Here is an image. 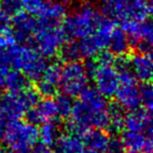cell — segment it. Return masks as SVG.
Segmentation results:
<instances>
[{"label": "cell", "instance_id": "1", "mask_svg": "<svg viewBox=\"0 0 153 153\" xmlns=\"http://www.w3.org/2000/svg\"><path fill=\"white\" fill-rule=\"evenodd\" d=\"M109 103L107 98L96 88L86 87L74 102L70 112V121L67 123L68 133L83 134L86 130L104 129L108 126Z\"/></svg>", "mask_w": 153, "mask_h": 153}, {"label": "cell", "instance_id": "2", "mask_svg": "<svg viewBox=\"0 0 153 153\" xmlns=\"http://www.w3.org/2000/svg\"><path fill=\"white\" fill-rule=\"evenodd\" d=\"M103 17L104 15L94 4L84 2L64 17L62 26L66 37L81 40L96 32Z\"/></svg>", "mask_w": 153, "mask_h": 153}, {"label": "cell", "instance_id": "3", "mask_svg": "<svg viewBox=\"0 0 153 153\" xmlns=\"http://www.w3.org/2000/svg\"><path fill=\"white\" fill-rule=\"evenodd\" d=\"M66 38L61 22L38 19V27L33 37L32 44L43 57L51 58L59 53Z\"/></svg>", "mask_w": 153, "mask_h": 153}, {"label": "cell", "instance_id": "4", "mask_svg": "<svg viewBox=\"0 0 153 153\" xmlns=\"http://www.w3.org/2000/svg\"><path fill=\"white\" fill-rule=\"evenodd\" d=\"M2 136L12 153H30L38 142V129L30 122L16 120L7 124Z\"/></svg>", "mask_w": 153, "mask_h": 153}, {"label": "cell", "instance_id": "5", "mask_svg": "<svg viewBox=\"0 0 153 153\" xmlns=\"http://www.w3.org/2000/svg\"><path fill=\"white\" fill-rule=\"evenodd\" d=\"M151 0H114L102 2V12L114 21L146 20L150 17Z\"/></svg>", "mask_w": 153, "mask_h": 153}, {"label": "cell", "instance_id": "6", "mask_svg": "<svg viewBox=\"0 0 153 153\" xmlns=\"http://www.w3.org/2000/svg\"><path fill=\"white\" fill-rule=\"evenodd\" d=\"M38 101L39 92L37 89L26 86L17 91H7L0 97V111L10 122L16 121L21 119Z\"/></svg>", "mask_w": 153, "mask_h": 153}, {"label": "cell", "instance_id": "7", "mask_svg": "<svg viewBox=\"0 0 153 153\" xmlns=\"http://www.w3.org/2000/svg\"><path fill=\"white\" fill-rule=\"evenodd\" d=\"M89 76L84 64L80 61L66 62L61 67L60 89L64 94L78 97L88 85Z\"/></svg>", "mask_w": 153, "mask_h": 153}, {"label": "cell", "instance_id": "8", "mask_svg": "<svg viewBox=\"0 0 153 153\" xmlns=\"http://www.w3.org/2000/svg\"><path fill=\"white\" fill-rule=\"evenodd\" d=\"M120 79V85L114 96L117 104H119L124 110L132 111L140 107V86L136 84V79L132 74L131 69L117 72Z\"/></svg>", "mask_w": 153, "mask_h": 153}, {"label": "cell", "instance_id": "9", "mask_svg": "<svg viewBox=\"0 0 153 153\" xmlns=\"http://www.w3.org/2000/svg\"><path fill=\"white\" fill-rule=\"evenodd\" d=\"M123 28L127 34L130 45L140 53H150L152 48L153 30L152 24L146 20H130L123 22Z\"/></svg>", "mask_w": 153, "mask_h": 153}, {"label": "cell", "instance_id": "10", "mask_svg": "<svg viewBox=\"0 0 153 153\" xmlns=\"http://www.w3.org/2000/svg\"><path fill=\"white\" fill-rule=\"evenodd\" d=\"M92 79L96 84V89L105 98L114 96L120 85L119 74L113 64L98 63Z\"/></svg>", "mask_w": 153, "mask_h": 153}, {"label": "cell", "instance_id": "11", "mask_svg": "<svg viewBox=\"0 0 153 153\" xmlns=\"http://www.w3.org/2000/svg\"><path fill=\"white\" fill-rule=\"evenodd\" d=\"M38 27V20L28 12H20L14 14L11 19V28L16 42L19 44L32 43L33 37Z\"/></svg>", "mask_w": 153, "mask_h": 153}, {"label": "cell", "instance_id": "12", "mask_svg": "<svg viewBox=\"0 0 153 153\" xmlns=\"http://www.w3.org/2000/svg\"><path fill=\"white\" fill-rule=\"evenodd\" d=\"M26 120L33 125H41L46 122L56 121L58 117L55 100L51 97H45L39 100L33 108L26 111Z\"/></svg>", "mask_w": 153, "mask_h": 153}, {"label": "cell", "instance_id": "13", "mask_svg": "<svg viewBox=\"0 0 153 153\" xmlns=\"http://www.w3.org/2000/svg\"><path fill=\"white\" fill-rule=\"evenodd\" d=\"M61 66L53 63L47 65L37 84V91L44 97H53L60 89Z\"/></svg>", "mask_w": 153, "mask_h": 153}, {"label": "cell", "instance_id": "14", "mask_svg": "<svg viewBox=\"0 0 153 153\" xmlns=\"http://www.w3.org/2000/svg\"><path fill=\"white\" fill-rule=\"evenodd\" d=\"M123 130L143 132L152 135V117L151 111L137 108L125 115Z\"/></svg>", "mask_w": 153, "mask_h": 153}, {"label": "cell", "instance_id": "15", "mask_svg": "<svg viewBox=\"0 0 153 153\" xmlns=\"http://www.w3.org/2000/svg\"><path fill=\"white\" fill-rule=\"evenodd\" d=\"M129 65L136 81L150 82L153 69L152 57L150 53L137 51L129 59Z\"/></svg>", "mask_w": 153, "mask_h": 153}, {"label": "cell", "instance_id": "16", "mask_svg": "<svg viewBox=\"0 0 153 153\" xmlns=\"http://www.w3.org/2000/svg\"><path fill=\"white\" fill-rule=\"evenodd\" d=\"M125 149L138 153H152V135L123 130L121 137Z\"/></svg>", "mask_w": 153, "mask_h": 153}, {"label": "cell", "instance_id": "17", "mask_svg": "<svg viewBox=\"0 0 153 153\" xmlns=\"http://www.w3.org/2000/svg\"><path fill=\"white\" fill-rule=\"evenodd\" d=\"M69 0H45L36 15L41 20L62 22L67 15Z\"/></svg>", "mask_w": 153, "mask_h": 153}, {"label": "cell", "instance_id": "18", "mask_svg": "<svg viewBox=\"0 0 153 153\" xmlns=\"http://www.w3.org/2000/svg\"><path fill=\"white\" fill-rule=\"evenodd\" d=\"M27 86V79L21 71L0 65V88L7 91H17Z\"/></svg>", "mask_w": 153, "mask_h": 153}, {"label": "cell", "instance_id": "19", "mask_svg": "<svg viewBox=\"0 0 153 153\" xmlns=\"http://www.w3.org/2000/svg\"><path fill=\"white\" fill-rule=\"evenodd\" d=\"M82 135H83L82 142L84 144V147L91 150L106 153L109 140H110V136L107 132H105L103 129L94 128V129L86 130Z\"/></svg>", "mask_w": 153, "mask_h": 153}, {"label": "cell", "instance_id": "20", "mask_svg": "<svg viewBox=\"0 0 153 153\" xmlns=\"http://www.w3.org/2000/svg\"><path fill=\"white\" fill-rule=\"evenodd\" d=\"M106 47H108V51L117 57L127 55L130 49V41L125 30L115 26L110 34Z\"/></svg>", "mask_w": 153, "mask_h": 153}, {"label": "cell", "instance_id": "21", "mask_svg": "<svg viewBox=\"0 0 153 153\" xmlns=\"http://www.w3.org/2000/svg\"><path fill=\"white\" fill-rule=\"evenodd\" d=\"M55 153H83L84 144L76 134H60L53 144Z\"/></svg>", "mask_w": 153, "mask_h": 153}, {"label": "cell", "instance_id": "22", "mask_svg": "<svg viewBox=\"0 0 153 153\" xmlns=\"http://www.w3.org/2000/svg\"><path fill=\"white\" fill-rule=\"evenodd\" d=\"M59 135V126L55 123V121L41 124L40 129L38 130V140H40L41 145H44L46 147L53 146Z\"/></svg>", "mask_w": 153, "mask_h": 153}, {"label": "cell", "instance_id": "23", "mask_svg": "<svg viewBox=\"0 0 153 153\" xmlns=\"http://www.w3.org/2000/svg\"><path fill=\"white\" fill-rule=\"evenodd\" d=\"M125 112L124 109L119 104H109L108 109V128L112 132L117 133L123 130L124 121H125Z\"/></svg>", "mask_w": 153, "mask_h": 153}, {"label": "cell", "instance_id": "24", "mask_svg": "<svg viewBox=\"0 0 153 153\" xmlns=\"http://www.w3.org/2000/svg\"><path fill=\"white\" fill-rule=\"evenodd\" d=\"M79 47L80 51H81L82 59H92V58L97 57L100 51H102L103 47L99 43V41L96 39L94 35L83 38L79 41Z\"/></svg>", "mask_w": 153, "mask_h": 153}, {"label": "cell", "instance_id": "25", "mask_svg": "<svg viewBox=\"0 0 153 153\" xmlns=\"http://www.w3.org/2000/svg\"><path fill=\"white\" fill-rule=\"evenodd\" d=\"M59 53L62 60H64L65 62L80 61L82 59L78 40H70L67 43L65 42L60 48Z\"/></svg>", "mask_w": 153, "mask_h": 153}, {"label": "cell", "instance_id": "26", "mask_svg": "<svg viewBox=\"0 0 153 153\" xmlns=\"http://www.w3.org/2000/svg\"><path fill=\"white\" fill-rule=\"evenodd\" d=\"M55 104L56 108H57V113L58 117H62V119H65L70 115L72 108V102L71 97L67 96V94H62L61 96H58L55 99Z\"/></svg>", "mask_w": 153, "mask_h": 153}, {"label": "cell", "instance_id": "27", "mask_svg": "<svg viewBox=\"0 0 153 153\" xmlns=\"http://www.w3.org/2000/svg\"><path fill=\"white\" fill-rule=\"evenodd\" d=\"M140 104L145 109L151 111L153 105V90L150 82H143V85L140 86Z\"/></svg>", "mask_w": 153, "mask_h": 153}, {"label": "cell", "instance_id": "28", "mask_svg": "<svg viewBox=\"0 0 153 153\" xmlns=\"http://www.w3.org/2000/svg\"><path fill=\"white\" fill-rule=\"evenodd\" d=\"M0 7L1 10L5 11L10 15H14L20 11L22 7L21 0H0Z\"/></svg>", "mask_w": 153, "mask_h": 153}, {"label": "cell", "instance_id": "29", "mask_svg": "<svg viewBox=\"0 0 153 153\" xmlns=\"http://www.w3.org/2000/svg\"><path fill=\"white\" fill-rule=\"evenodd\" d=\"M44 1L45 0H21L22 7H24L26 12L33 15H36Z\"/></svg>", "mask_w": 153, "mask_h": 153}, {"label": "cell", "instance_id": "30", "mask_svg": "<svg viewBox=\"0 0 153 153\" xmlns=\"http://www.w3.org/2000/svg\"><path fill=\"white\" fill-rule=\"evenodd\" d=\"M124 150H125V147L121 138L114 137V136L110 137L106 153H124Z\"/></svg>", "mask_w": 153, "mask_h": 153}, {"label": "cell", "instance_id": "31", "mask_svg": "<svg viewBox=\"0 0 153 153\" xmlns=\"http://www.w3.org/2000/svg\"><path fill=\"white\" fill-rule=\"evenodd\" d=\"M11 28V15L0 9V33L7 32Z\"/></svg>", "mask_w": 153, "mask_h": 153}, {"label": "cell", "instance_id": "32", "mask_svg": "<svg viewBox=\"0 0 153 153\" xmlns=\"http://www.w3.org/2000/svg\"><path fill=\"white\" fill-rule=\"evenodd\" d=\"M99 62L101 64H113L114 62V56L108 51H103L99 53Z\"/></svg>", "mask_w": 153, "mask_h": 153}, {"label": "cell", "instance_id": "33", "mask_svg": "<svg viewBox=\"0 0 153 153\" xmlns=\"http://www.w3.org/2000/svg\"><path fill=\"white\" fill-rule=\"evenodd\" d=\"M9 120L7 119L4 114H3L1 111H0V137H2L3 133L5 131V128L7 126V123H9Z\"/></svg>", "mask_w": 153, "mask_h": 153}, {"label": "cell", "instance_id": "34", "mask_svg": "<svg viewBox=\"0 0 153 153\" xmlns=\"http://www.w3.org/2000/svg\"><path fill=\"white\" fill-rule=\"evenodd\" d=\"M30 153H55V152H53V150H51L48 147L44 146V145H41V146H38V147L35 146Z\"/></svg>", "mask_w": 153, "mask_h": 153}, {"label": "cell", "instance_id": "35", "mask_svg": "<svg viewBox=\"0 0 153 153\" xmlns=\"http://www.w3.org/2000/svg\"><path fill=\"white\" fill-rule=\"evenodd\" d=\"M83 153H105V152H100V151H96V150H91V149H84Z\"/></svg>", "mask_w": 153, "mask_h": 153}, {"label": "cell", "instance_id": "36", "mask_svg": "<svg viewBox=\"0 0 153 153\" xmlns=\"http://www.w3.org/2000/svg\"><path fill=\"white\" fill-rule=\"evenodd\" d=\"M4 151H5V149L3 148V147L1 146V145H0V153H3V152H4Z\"/></svg>", "mask_w": 153, "mask_h": 153}, {"label": "cell", "instance_id": "37", "mask_svg": "<svg viewBox=\"0 0 153 153\" xmlns=\"http://www.w3.org/2000/svg\"><path fill=\"white\" fill-rule=\"evenodd\" d=\"M124 153H138V152H135V151H131V150H128L127 152H124Z\"/></svg>", "mask_w": 153, "mask_h": 153}, {"label": "cell", "instance_id": "38", "mask_svg": "<svg viewBox=\"0 0 153 153\" xmlns=\"http://www.w3.org/2000/svg\"><path fill=\"white\" fill-rule=\"evenodd\" d=\"M3 153H11V152H9V151H7V150H5L4 152H3Z\"/></svg>", "mask_w": 153, "mask_h": 153}]
</instances>
